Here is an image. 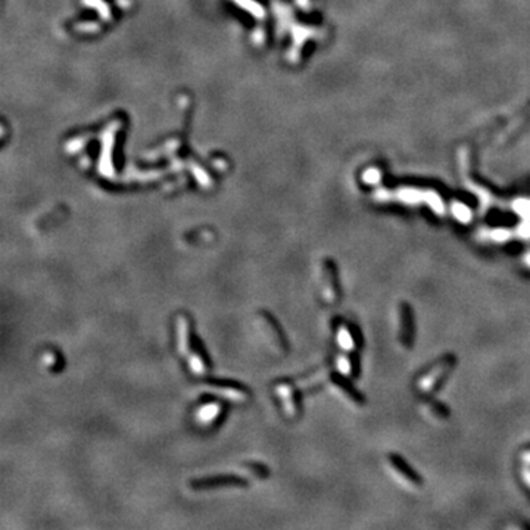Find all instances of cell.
<instances>
[{
  "label": "cell",
  "mask_w": 530,
  "mask_h": 530,
  "mask_svg": "<svg viewBox=\"0 0 530 530\" xmlns=\"http://www.w3.org/2000/svg\"><path fill=\"white\" fill-rule=\"evenodd\" d=\"M455 365V358L452 355H446L435 362L426 373L420 375L415 381V387L420 393H432L437 386L443 381V378L452 371Z\"/></svg>",
  "instance_id": "cell-1"
},
{
  "label": "cell",
  "mask_w": 530,
  "mask_h": 530,
  "mask_svg": "<svg viewBox=\"0 0 530 530\" xmlns=\"http://www.w3.org/2000/svg\"><path fill=\"white\" fill-rule=\"evenodd\" d=\"M384 463H386V468H387L389 474L404 488L412 491V489H417L421 486L418 476H415L411 471V468L408 467L401 458H398L395 455H387Z\"/></svg>",
  "instance_id": "cell-2"
},
{
  "label": "cell",
  "mask_w": 530,
  "mask_h": 530,
  "mask_svg": "<svg viewBox=\"0 0 530 530\" xmlns=\"http://www.w3.org/2000/svg\"><path fill=\"white\" fill-rule=\"evenodd\" d=\"M321 299L326 304H335L339 299V290L336 284V273L332 262H326L321 274V287H320Z\"/></svg>",
  "instance_id": "cell-3"
},
{
  "label": "cell",
  "mask_w": 530,
  "mask_h": 530,
  "mask_svg": "<svg viewBox=\"0 0 530 530\" xmlns=\"http://www.w3.org/2000/svg\"><path fill=\"white\" fill-rule=\"evenodd\" d=\"M414 336V323L412 315L408 305L401 304L398 307V339L405 348L411 346V341Z\"/></svg>",
  "instance_id": "cell-4"
},
{
  "label": "cell",
  "mask_w": 530,
  "mask_h": 530,
  "mask_svg": "<svg viewBox=\"0 0 530 530\" xmlns=\"http://www.w3.org/2000/svg\"><path fill=\"white\" fill-rule=\"evenodd\" d=\"M188 321L184 315L177 317L176 320V335H177V349L181 356L188 355Z\"/></svg>",
  "instance_id": "cell-5"
},
{
  "label": "cell",
  "mask_w": 530,
  "mask_h": 530,
  "mask_svg": "<svg viewBox=\"0 0 530 530\" xmlns=\"http://www.w3.org/2000/svg\"><path fill=\"white\" fill-rule=\"evenodd\" d=\"M292 390H293V389H292L289 384H286V383H281V384H279V386L276 387V393H277V396L280 398L281 405L284 408L287 417H290V418L296 417V414H298V406H296V402L293 401V393H292Z\"/></svg>",
  "instance_id": "cell-6"
},
{
  "label": "cell",
  "mask_w": 530,
  "mask_h": 530,
  "mask_svg": "<svg viewBox=\"0 0 530 530\" xmlns=\"http://www.w3.org/2000/svg\"><path fill=\"white\" fill-rule=\"evenodd\" d=\"M219 411H221V406L215 402H209V404L199 406L194 414L196 423L202 424V426H209L211 423L215 421V418L219 415Z\"/></svg>",
  "instance_id": "cell-7"
},
{
  "label": "cell",
  "mask_w": 530,
  "mask_h": 530,
  "mask_svg": "<svg viewBox=\"0 0 530 530\" xmlns=\"http://www.w3.org/2000/svg\"><path fill=\"white\" fill-rule=\"evenodd\" d=\"M392 197L398 199L399 202H404L406 205H417L420 202H426V191L418 188L404 187L392 193Z\"/></svg>",
  "instance_id": "cell-8"
},
{
  "label": "cell",
  "mask_w": 530,
  "mask_h": 530,
  "mask_svg": "<svg viewBox=\"0 0 530 530\" xmlns=\"http://www.w3.org/2000/svg\"><path fill=\"white\" fill-rule=\"evenodd\" d=\"M420 409L429 420H433V421H443L449 417V412L446 411V408L437 402H433V401L421 402Z\"/></svg>",
  "instance_id": "cell-9"
},
{
  "label": "cell",
  "mask_w": 530,
  "mask_h": 530,
  "mask_svg": "<svg viewBox=\"0 0 530 530\" xmlns=\"http://www.w3.org/2000/svg\"><path fill=\"white\" fill-rule=\"evenodd\" d=\"M336 339H338V345L341 346V349L345 351V352H348V353L356 349V343H355V339H353V335L349 330V327H346L345 324H341L338 327Z\"/></svg>",
  "instance_id": "cell-10"
},
{
  "label": "cell",
  "mask_w": 530,
  "mask_h": 530,
  "mask_svg": "<svg viewBox=\"0 0 530 530\" xmlns=\"http://www.w3.org/2000/svg\"><path fill=\"white\" fill-rule=\"evenodd\" d=\"M209 392H214L215 395H218L221 398L231 401V402H243L246 399V393L239 390V389H233V387H222V386H214L209 387Z\"/></svg>",
  "instance_id": "cell-11"
},
{
  "label": "cell",
  "mask_w": 530,
  "mask_h": 530,
  "mask_svg": "<svg viewBox=\"0 0 530 530\" xmlns=\"http://www.w3.org/2000/svg\"><path fill=\"white\" fill-rule=\"evenodd\" d=\"M187 362L188 368H190V371H191L193 374L203 375L206 373V364H205L203 358L200 356V353H197V352L188 353Z\"/></svg>",
  "instance_id": "cell-12"
},
{
  "label": "cell",
  "mask_w": 530,
  "mask_h": 530,
  "mask_svg": "<svg viewBox=\"0 0 530 530\" xmlns=\"http://www.w3.org/2000/svg\"><path fill=\"white\" fill-rule=\"evenodd\" d=\"M426 203L436 212L439 215H442L445 212V205L440 199V196L437 194L436 191H432V190H426Z\"/></svg>",
  "instance_id": "cell-13"
},
{
  "label": "cell",
  "mask_w": 530,
  "mask_h": 530,
  "mask_svg": "<svg viewBox=\"0 0 530 530\" xmlns=\"http://www.w3.org/2000/svg\"><path fill=\"white\" fill-rule=\"evenodd\" d=\"M451 212L454 214L455 218L458 219V221H461V222H464V224L470 222V219H471V211L468 209L464 203L454 202V203L451 205Z\"/></svg>",
  "instance_id": "cell-14"
},
{
  "label": "cell",
  "mask_w": 530,
  "mask_h": 530,
  "mask_svg": "<svg viewBox=\"0 0 530 530\" xmlns=\"http://www.w3.org/2000/svg\"><path fill=\"white\" fill-rule=\"evenodd\" d=\"M513 209L517 215L523 219H530V200L529 199H516L513 202Z\"/></svg>",
  "instance_id": "cell-15"
},
{
  "label": "cell",
  "mask_w": 530,
  "mask_h": 530,
  "mask_svg": "<svg viewBox=\"0 0 530 530\" xmlns=\"http://www.w3.org/2000/svg\"><path fill=\"white\" fill-rule=\"evenodd\" d=\"M486 237L494 240V242H498V243H504V242H508L511 239V231L510 230H505V228H495V230H489L486 231Z\"/></svg>",
  "instance_id": "cell-16"
},
{
  "label": "cell",
  "mask_w": 530,
  "mask_h": 530,
  "mask_svg": "<svg viewBox=\"0 0 530 530\" xmlns=\"http://www.w3.org/2000/svg\"><path fill=\"white\" fill-rule=\"evenodd\" d=\"M336 368L342 375L352 374V361L348 355H339L336 358Z\"/></svg>",
  "instance_id": "cell-17"
},
{
  "label": "cell",
  "mask_w": 530,
  "mask_h": 530,
  "mask_svg": "<svg viewBox=\"0 0 530 530\" xmlns=\"http://www.w3.org/2000/svg\"><path fill=\"white\" fill-rule=\"evenodd\" d=\"M362 180H364V183H367V184H377V183H380V180H381V174H380V171L378 170H375V168H368L365 173H364V176H362Z\"/></svg>",
  "instance_id": "cell-18"
},
{
  "label": "cell",
  "mask_w": 530,
  "mask_h": 530,
  "mask_svg": "<svg viewBox=\"0 0 530 530\" xmlns=\"http://www.w3.org/2000/svg\"><path fill=\"white\" fill-rule=\"evenodd\" d=\"M519 236H522L523 239H530V219H523V222L519 225L517 228Z\"/></svg>",
  "instance_id": "cell-19"
},
{
  "label": "cell",
  "mask_w": 530,
  "mask_h": 530,
  "mask_svg": "<svg viewBox=\"0 0 530 530\" xmlns=\"http://www.w3.org/2000/svg\"><path fill=\"white\" fill-rule=\"evenodd\" d=\"M522 479H523V482L526 483V486L530 489V467L529 466L522 470Z\"/></svg>",
  "instance_id": "cell-20"
},
{
  "label": "cell",
  "mask_w": 530,
  "mask_h": 530,
  "mask_svg": "<svg viewBox=\"0 0 530 530\" xmlns=\"http://www.w3.org/2000/svg\"><path fill=\"white\" fill-rule=\"evenodd\" d=\"M522 262H523V265H525L528 270H530V250H528V252L522 256Z\"/></svg>",
  "instance_id": "cell-21"
},
{
  "label": "cell",
  "mask_w": 530,
  "mask_h": 530,
  "mask_svg": "<svg viewBox=\"0 0 530 530\" xmlns=\"http://www.w3.org/2000/svg\"><path fill=\"white\" fill-rule=\"evenodd\" d=\"M522 460L526 466H530V449H526L522 452Z\"/></svg>",
  "instance_id": "cell-22"
}]
</instances>
